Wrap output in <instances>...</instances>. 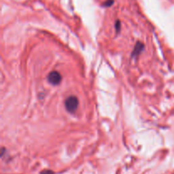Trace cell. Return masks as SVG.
I'll use <instances>...</instances> for the list:
<instances>
[{
	"label": "cell",
	"mask_w": 174,
	"mask_h": 174,
	"mask_svg": "<svg viewBox=\"0 0 174 174\" xmlns=\"http://www.w3.org/2000/svg\"><path fill=\"white\" fill-rule=\"evenodd\" d=\"M79 105L78 102V99L75 97V96H70L69 98H67L65 99V105L66 110L69 111L70 113H74L77 109Z\"/></svg>",
	"instance_id": "1"
},
{
	"label": "cell",
	"mask_w": 174,
	"mask_h": 174,
	"mask_svg": "<svg viewBox=\"0 0 174 174\" xmlns=\"http://www.w3.org/2000/svg\"><path fill=\"white\" fill-rule=\"evenodd\" d=\"M62 76L60 75V73L54 71V72H51L48 75V82L54 86L59 85L61 82Z\"/></svg>",
	"instance_id": "2"
},
{
	"label": "cell",
	"mask_w": 174,
	"mask_h": 174,
	"mask_svg": "<svg viewBox=\"0 0 174 174\" xmlns=\"http://www.w3.org/2000/svg\"><path fill=\"white\" fill-rule=\"evenodd\" d=\"M113 2H114V0H110V1L108 0V1H106L105 2L106 4H105V6H110L113 4Z\"/></svg>",
	"instance_id": "3"
}]
</instances>
